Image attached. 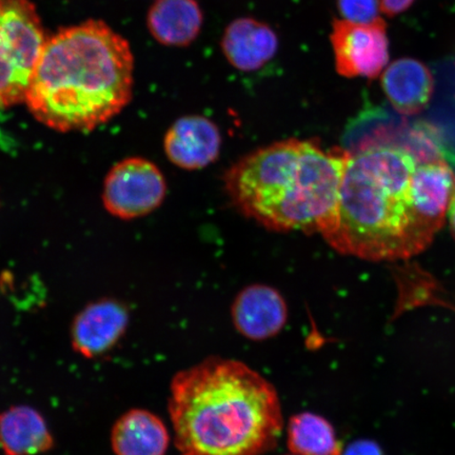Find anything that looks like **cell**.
Returning <instances> with one entry per match:
<instances>
[{
  "mask_svg": "<svg viewBox=\"0 0 455 455\" xmlns=\"http://www.w3.org/2000/svg\"><path fill=\"white\" fill-rule=\"evenodd\" d=\"M338 8L344 20L354 24H371L379 20V0H338Z\"/></svg>",
  "mask_w": 455,
  "mask_h": 455,
  "instance_id": "cell-17",
  "label": "cell"
},
{
  "mask_svg": "<svg viewBox=\"0 0 455 455\" xmlns=\"http://www.w3.org/2000/svg\"><path fill=\"white\" fill-rule=\"evenodd\" d=\"M449 225H451L452 236L455 240V199L451 204V210H449Z\"/></svg>",
  "mask_w": 455,
  "mask_h": 455,
  "instance_id": "cell-20",
  "label": "cell"
},
{
  "mask_svg": "<svg viewBox=\"0 0 455 455\" xmlns=\"http://www.w3.org/2000/svg\"><path fill=\"white\" fill-rule=\"evenodd\" d=\"M287 445L295 455H341L344 451L332 424L313 412H300L289 419Z\"/></svg>",
  "mask_w": 455,
  "mask_h": 455,
  "instance_id": "cell-16",
  "label": "cell"
},
{
  "mask_svg": "<svg viewBox=\"0 0 455 455\" xmlns=\"http://www.w3.org/2000/svg\"><path fill=\"white\" fill-rule=\"evenodd\" d=\"M283 455H295V454L290 453V454H283Z\"/></svg>",
  "mask_w": 455,
  "mask_h": 455,
  "instance_id": "cell-21",
  "label": "cell"
},
{
  "mask_svg": "<svg viewBox=\"0 0 455 455\" xmlns=\"http://www.w3.org/2000/svg\"><path fill=\"white\" fill-rule=\"evenodd\" d=\"M382 87L395 110L405 116L422 112L434 94L435 82L422 62L412 59L398 60L382 76Z\"/></svg>",
  "mask_w": 455,
  "mask_h": 455,
  "instance_id": "cell-12",
  "label": "cell"
},
{
  "mask_svg": "<svg viewBox=\"0 0 455 455\" xmlns=\"http://www.w3.org/2000/svg\"><path fill=\"white\" fill-rule=\"evenodd\" d=\"M288 315V305L282 293L263 283L243 288L231 307L236 331L254 341L275 338L286 327Z\"/></svg>",
  "mask_w": 455,
  "mask_h": 455,
  "instance_id": "cell-8",
  "label": "cell"
},
{
  "mask_svg": "<svg viewBox=\"0 0 455 455\" xmlns=\"http://www.w3.org/2000/svg\"><path fill=\"white\" fill-rule=\"evenodd\" d=\"M147 21L151 36L158 43L186 47L201 33L204 16L196 0H157Z\"/></svg>",
  "mask_w": 455,
  "mask_h": 455,
  "instance_id": "cell-14",
  "label": "cell"
},
{
  "mask_svg": "<svg viewBox=\"0 0 455 455\" xmlns=\"http://www.w3.org/2000/svg\"><path fill=\"white\" fill-rule=\"evenodd\" d=\"M330 41L340 76L377 78L388 64L389 41L380 19L365 25L334 20Z\"/></svg>",
  "mask_w": 455,
  "mask_h": 455,
  "instance_id": "cell-7",
  "label": "cell"
},
{
  "mask_svg": "<svg viewBox=\"0 0 455 455\" xmlns=\"http://www.w3.org/2000/svg\"><path fill=\"white\" fill-rule=\"evenodd\" d=\"M170 435L155 413L132 409L113 426L111 445L116 455H166Z\"/></svg>",
  "mask_w": 455,
  "mask_h": 455,
  "instance_id": "cell-13",
  "label": "cell"
},
{
  "mask_svg": "<svg viewBox=\"0 0 455 455\" xmlns=\"http://www.w3.org/2000/svg\"><path fill=\"white\" fill-rule=\"evenodd\" d=\"M133 71L126 39L104 21L88 20L47 38L25 102L39 123L59 132L94 130L127 107Z\"/></svg>",
  "mask_w": 455,
  "mask_h": 455,
  "instance_id": "cell-3",
  "label": "cell"
},
{
  "mask_svg": "<svg viewBox=\"0 0 455 455\" xmlns=\"http://www.w3.org/2000/svg\"><path fill=\"white\" fill-rule=\"evenodd\" d=\"M128 323L129 312L123 304L113 299L95 301L73 322V348L85 358L104 355L123 338Z\"/></svg>",
  "mask_w": 455,
  "mask_h": 455,
  "instance_id": "cell-9",
  "label": "cell"
},
{
  "mask_svg": "<svg viewBox=\"0 0 455 455\" xmlns=\"http://www.w3.org/2000/svg\"><path fill=\"white\" fill-rule=\"evenodd\" d=\"M54 445L42 414L28 406L0 413V448L7 455H37Z\"/></svg>",
  "mask_w": 455,
  "mask_h": 455,
  "instance_id": "cell-15",
  "label": "cell"
},
{
  "mask_svg": "<svg viewBox=\"0 0 455 455\" xmlns=\"http://www.w3.org/2000/svg\"><path fill=\"white\" fill-rule=\"evenodd\" d=\"M341 455H384V453L377 443L370 440H358L350 443Z\"/></svg>",
  "mask_w": 455,
  "mask_h": 455,
  "instance_id": "cell-18",
  "label": "cell"
},
{
  "mask_svg": "<svg viewBox=\"0 0 455 455\" xmlns=\"http://www.w3.org/2000/svg\"><path fill=\"white\" fill-rule=\"evenodd\" d=\"M337 210L322 233L330 247L369 261L422 253L445 224L455 199V173L439 133L425 123L356 119Z\"/></svg>",
  "mask_w": 455,
  "mask_h": 455,
  "instance_id": "cell-1",
  "label": "cell"
},
{
  "mask_svg": "<svg viewBox=\"0 0 455 455\" xmlns=\"http://www.w3.org/2000/svg\"><path fill=\"white\" fill-rule=\"evenodd\" d=\"M220 47L231 66L243 72H253L275 56L278 38L264 22L242 17L226 28Z\"/></svg>",
  "mask_w": 455,
  "mask_h": 455,
  "instance_id": "cell-11",
  "label": "cell"
},
{
  "mask_svg": "<svg viewBox=\"0 0 455 455\" xmlns=\"http://www.w3.org/2000/svg\"><path fill=\"white\" fill-rule=\"evenodd\" d=\"M168 409L180 455H265L284 427L275 387L247 363L220 356L174 375Z\"/></svg>",
  "mask_w": 455,
  "mask_h": 455,
  "instance_id": "cell-2",
  "label": "cell"
},
{
  "mask_svg": "<svg viewBox=\"0 0 455 455\" xmlns=\"http://www.w3.org/2000/svg\"><path fill=\"white\" fill-rule=\"evenodd\" d=\"M348 151L290 139L243 157L225 189L243 216L275 232L322 233L337 210Z\"/></svg>",
  "mask_w": 455,
  "mask_h": 455,
  "instance_id": "cell-4",
  "label": "cell"
},
{
  "mask_svg": "<svg viewBox=\"0 0 455 455\" xmlns=\"http://www.w3.org/2000/svg\"><path fill=\"white\" fill-rule=\"evenodd\" d=\"M162 171L148 159L132 157L114 166L107 175L102 202L107 212L122 220L139 219L155 212L166 197Z\"/></svg>",
  "mask_w": 455,
  "mask_h": 455,
  "instance_id": "cell-6",
  "label": "cell"
},
{
  "mask_svg": "<svg viewBox=\"0 0 455 455\" xmlns=\"http://www.w3.org/2000/svg\"><path fill=\"white\" fill-rule=\"evenodd\" d=\"M414 0H380V7L385 14L395 16L411 7Z\"/></svg>",
  "mask_w": 455,
  "mask_h": 455,
  "instance_id": "cell-19",
  "label": "cell"
},
{
  "mask_svg": "<svg viewBox=\"0 0 455 455\" xmlns=\"http://www.w3.org/2000/svg\"><path fill=\"white\" fill-rule=\"evenodd\" d=\"M169 161L184 170H201L220 155L221 135L216 124L199 116L178 119L168 130L164 142Z\"/></svg>",
  "mask_w": 455,
  "mask_h": 455,
  "instance_id": "cell-10",
  "label": "cell"
},
{
  "mask_svg": "<svg viewBox=\"0 0 455 455\" xmlns=\"http://www.w3.org/2000/svg\"><path fill=\"white\" fill-rule=\"evenodd\" d=\"M45 41L31 0H0V109L25 101Z\"/></svg>",
  "mask_w": 455,
  "mask_h": 455,
  "instance_id": "cell-5",
  "label": "cell"
}]
</instances>
